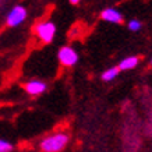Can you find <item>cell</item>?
Here are the masks:
<instances>
[{"label":"cell","mask_w":152,"mask_h":152,"mask_svg":"<svg viewBox=\"0 0 152 152\" xmlns=\"http://www.w3.org/2000/svg\"><path fill=\"white\" fill-rule=\"evenodd\" d=\"M70 141L69 134L64 131H56L43 137L39 142L41 152H61Z\"/></svg>","instance_id":"obj_1"},{"label":"cell","mask_w":152,"mask_h":152,"mask_svg":"<svg viewBox=\"0 0 152 152\" xmlns=\"http://www.w3.org/2000/svg\"><path fill=\"white\" fill-rule=\"evenodd\" d=\"M34 32L43 43H50L56 35V25L52 21H41L34 27Z\"/></svg>","instance_id":"obj_2"},{"label":"cell","mask_w":152,"mask_h":152,"mask_svg":"<svg viewBox=\"0 0 152 152\" xmlns=\"http://www.w3.org/2000/svg\"><path fill=\"white\" fill-rule=\"evenodd\" d=\"M57 59L66 67H73L78 61V53L71 46H63L57 52Z\"/></svg>","instance_id":"obj_3"},{"label":"cell","mask_w":152,"mask_h":152,"mask_svg":"<svg viewBox=\"0 0 152 152\" xmlns=\"http://www.w3.org/2000/svg\"><path fill=\"white\" fill-rule=\"evenodd\" d=\"M27 18V9L24 6H15L13 7V10L7 14L6 17V23L9 27H18L25 21Z\"/></svg>","instance_id":"obj_4"},{"label":"cell","mask_w":152,"mask_h":152,"mask_svg":"<svg viewBox=\"0 0 152 152\" xmlns=\"http://www.w3.org/2000/svg\"><path fill=\"white\" fill-rule=\"evenodd\" d=\"M24 89L31 96H38V95H42V94L46 91L48 85H46V83H43L41 80H31V81L24 84Z\"/></svg>","instance_id":"obj_5"},{"label":"cell","mask_w":152,"mask_h":152,"mask_svg":"<svg viewBox=\"0 0 152 152\" xmlns=\"http://www.w3.org/2000/svg\"><path fill=\"white\" fill-rule=\"evenodd\" d=\"M101 18L106 23H112V24H121L123 23V15L120 11H117L116 9L107 7L101 13Z\"/></svg>","instance_id":"obj_6"},{"label":"cell","mask_w":152,"mask_h":152,"mask_svg":"<svg viewBox=\"0 0 152 152\" xmlns=\"http://www.w3.org/2000/svg\"><path fill=\"white\" fill-rule=\"evenodd\" d=\"M140 63V59L137 56H130V57H126L119 63L117 69L121 70V71H127V70H133L135 69Z\"/></svg>","instance_id":"obj_7"},{"label":"cell","mask_w":152,"mask_h":152,"mask_svg":"<svg viewBox=\"0 0 152 152\" xmlns=\"http://www.w3.org/2000/svg\"><path fill=\"white\" fill-rule=\"evenodd\" d=\"M119 71L120 70L117 69V67H110V69H107V70H105L103 73H102V80L103 81H106V83H109V81H113V80L119 75Z\"/></svg>","instance_id":"obj_8"},{"label":"cell","mask_w":152,"mask_h":152,"mask_svg":"<svg viewBox=\"0 0 152 152\" xmlns=\"http://www.w3.org/2000/svg\"><path fill=\"white\" fill-rule=\"evenodd\" d=\"M127 27H129L130 31L137 32V31H140V29H141L142 24H141V21H138V20H130L129 24H127Z\"/></svg>","instance_id":"obj_9"},{"label":"cell","mask_w":152,"mask_h":152,"mask_svg":"<svg viewBox=\"0 0 152 152\" xmlns=\"http://www.w3.org/2000/svg\"><path fill=\"white\" fill-rule=\"evenodd\" d=\"M13 151V145L6 141V140H0V152H11Z\"/></svg>","instance_id":"obj_10"},{"label":"cell","mask_w":152,"mask_h":152,"mask_svg":"<svg viewBox=\"0 0 152 152\" xmlns=\"http://www.w3.org/2000/svg\"><path fill=\"white\" fill-rule=\"evenodd\" d=\"M70 3H71V4H78L80 1H81V0H69Z\"/></svg>","instance_id":"obj_11"},{"label":"cell","mask_w":152,"mask_h":152,"mask_svg":"<svg viewBox=\"0 0 152 152\" xmlns=\"http://www.w3.org/2000/svg\"><path fill=\"white\" fill-rule=\"evenodd\" d=\"M149 63H151V66H152V59H151V61H149Z\"/></svg>","instance_id":"obj_12"}]
</instances>
